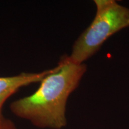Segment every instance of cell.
Segmentation results:
<instances>
[{"label": "cell", "mask_w": 129, "mask_h": 129, "mask_svg": "<svg viewBox=\"0 0 129 129\" xmlns=\"http://www.w3.org/2000/svg\"><path fill=\"white\" fill-rule=\"evenodd\" d=\"M86 71L84 63L72 62L68 55L62 56L34 93L13 102L11 111L38 128H62L67 125L66 106L69 95L78 87Z\"/></svg>", "instance_id": "obj_1"}, {"label": "cell", "mask_w": 129, "mask_h": 129, "mask_svg": "<svg viewBox=\"0 0 129 129\" xmlns=\"http://www.w3.org/2000/svg\"><path fill=\"white\" fill-rule=\"evenodd\" d=\"M94 3V18L75 41L69 56L77 63H84L99 50L108 38L129 26L128 8L114 0H95Z\"/></svg>", "instance_id": "obj_2"}, {"label": "cell", "mask_w": 129, "mask_h": 129, "mask_svg": "<svg viewBox=\"0 0 129 129\" xmlns=\"http://www.w3.org/2000/svg\"><path fill=\"white\" fill-rule=\"evenodd\" d=\"M12 95L6 94V95H0V120L4 117V116L2 114V109L3 106L4 105L5 102L7 101V100L9 99Z\"/></svg>", "instance_id": "obj_5"}, {"label": "cell", "mask_w": 129, "mask_h": 129, "mask_svg": "<svg viewBox=\"0 0 129 129\" xmlns=\"http://www.w3.org/2000/svg\"><path fill=\"white\" fill-rule=\"evenodd\" d=\"M50 69L38 73H22L11 77H0V95L14 94L19 88L40 83L49 73Z\"/></svg>", "instance_id": "obj_3"}, {"label": "cell", "mask_w": 129, "mask_h": 129, "mask_svg": "<svg viewBox=\"0 0 129 129\" xmlns=\"http://www.w3.org/2000/svg\"><path fill=\"white\" fill-rule=\"evenodd\" d=\"M0 129H17L14 122L4 117L0 120Z\"/></svg>", "instance_id": "obj_4"}]
</instances>
